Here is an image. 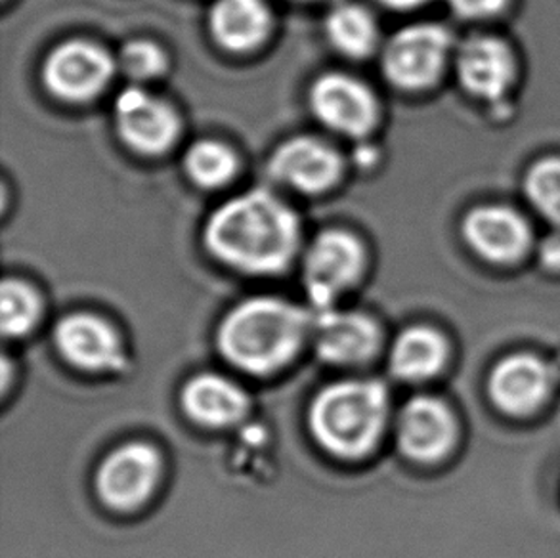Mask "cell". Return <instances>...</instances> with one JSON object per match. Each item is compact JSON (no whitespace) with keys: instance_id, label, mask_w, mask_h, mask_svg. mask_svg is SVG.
<instances>
[{"instance_id":"cell-1","label":"cell","mask_w":560,"mask_h":558,"mask_svg":"<svg viewBox=\"0 0 560 558\" xmlns=\"http://www.w3.org/2000/svg\"><path fill=\"white\" fill-rule=\"evenodd\" d=\"M205 245L220 263L245 274H278L301 243L295 211L266 189H253L220 205L203 232Z\"/></svg>"},{"instance_id":"cell-2","label":"cell","mask_w":560,"mask_h":558,"mask_svg":"<svg viewBox=\"0 0 560 558\" xmlns=\"http://www.w3.org/2000/svg\"><path fill=\"white\" fill-rule=\"evenodd\" d=\"M308 314L280 299H250L235 306L219 329L220 352L249 373H272L296 354Z\"/></svg>"},{"instance_id":"cell-3","label":"cell","mask_w":560,"mask_h":558,"mask_svg":"<svg viewBox=\"0 0 560 558\" xmlns=\"http://www.w3.org/2000/svg\"><path fill=\"white\" fill-rule=\"evenodd\" d=\"M388 394L378 381H342L327 386L311 408V430L322 447L339 457L370 452L385 427Z\"/></svg>"},{"instance_id":"cell-4","label":"cell","mask_w":560,"mask_h":558,"mask_svg":"<svg viewBox=\"0 0 560 558\" xmlns=\"http://www.w3.org/2000/svg\"><path fill=\"white\" fill-rule=\"evenodd\" d=\"M365 253L354 235L342 230L319 234L304 257V287L318 312L334 310L339 294L357 283Z\"/></svg>"},{"instance_id":"cell-5","label":"cell","mask_w":560,"mask_h":558,"mask_svg":"<svg viewBox=\"0 0 560 558\" xmlns=\"http://www.w3.org/2000/svg\"><path fill=\"white\" fill-rule=\"evenodd\" d=\"M452 37L434 23H419L398 31L386 43L383 71L404 91H421L436 83L446 66Z\"/></svg>"},{"instance_id":"cell-6","label":"cell","mask_w":560,"mask_h":558,"mask_svg":"<svg viewBox=\"0 0 560 558\" xmlns=\"http://www.w3.org/2000/svg\"><path fill=\"white\" fill-rule=\"evenodd\" d=\"M117 61L89 40H69L48 54L43 81L50 94L66 102H86L98 96L114 77Z\"/></svg>"},{"instance_id":"cell-7","label":"cell","mask_w":560,"mask_h":558,"mask_svg":"<svg viewBox=\"0 0 560 558\" xmlns=\"http://www.w3.org/2000/svg\"><path fill=\"white\" fill-rule=\"evenodd\" d=\"M311 109L324 127L352 138L365 137L378 117L373 92L345 73H327L312 84Z\"/></svg>"},{"instance_id":"cell-8","label":"cell","mask_w":560,"mask_h":558,"mask_svg":"<svg viewBox=\"0 0 560 558\" xmlns=\"http://www.w3.org/2000/svg\"><path fill=\"white\" fill-rule=\"evenodd\" d=\"M115 125L122 142L145 155L168 150L180 130L175 109L138 86H130L115 100Z\"/></svg>"},{"instance_id":"cell-9","label":"cell","mask_w":560,"mask_h":558,"mask_svg":"<svg viewBox=\"0 0 560 558\" xmlns=\"http://www.w3.org/2000/svg\"><path fill=\"white\" fill-rule=\"evenodd\" d=\"M160 475V455L152 445L130 442L100 465L96 488L104 503L119 511L135 509L152 493Z\"/></svg>"},{"instance_id":"cell-10","label":"cell","mask_w":560,"mask_h":558,"mask_svg":"<svg viewBox=\"0 0 560 558\" xmlns=\"http://www.w3.org/2000/svg\"><path fill=\"white\" fill-rule=\"evenodd\" d=\"M273 181L303 191L322 194L339 181L341 155L318 138L296 137L281 143L268 163Z\"/></svg>"},{"instance_id":"cell-11","label":"cell","mask_w":560,"mask_h":558,"mask_svg":"<svg viewBox=\"0 0 560 558\" xmlns=\"http://www.w3.org/2000/svg\"><path fill=\"white\" fill-rule=\"evenodd\" d=\"M463 234L480 257L508 265L524 257L532 243L530 226L509 207H480L467 214Z\"/></svg>"},{"instance_id":"cell-12","label":"cell","mask_w":560,"mask_h":558,"mask_svg":"<svg viewBox=\"0 0 560 558\" xmlns=\"http://www.w3.org/2000/svg\"><path fill=\"white\" fill-rule=\"evenodd\" d=\"M54 339L60 354L81 370L106 371L122 365L119 339L100 317L86 314L66 317L56 327Z\"/></svg>"},{"instance_id":"cell-13","label":"cell","mask_w":560,"mask_h":558,"mask_svg":"<svg viewBox=\"0 0 560 558\" xmlns=\"http://www.w3.org/2000/svg\"><path fill=\"white\" fill-rule=\"evenodd\" d=\"M455 440V421L450 409L429 396L409 400L398 421V442L411 460H440Z\"/></svg>"},{"instance_id":"cell-14","label":"cell","mask_w":560,"mask_h":558,"mask_svg":"<svg viewBox=\"0 0 560 558\" xmlns=\"http://www.w3.org/2000/svg\"><path fill=\"white\" fill-rule=\"evenodd\" d=\"M553 371L530 354L511 356L492 371L490 394L498 408L523 416L546 402Z\"/></svg>"},{"instance_id":"cell-15","label":"cell","mask_w":560,"mask_h":558,"mask_svg":"<svg viewBox=\"0 0 560 558\" xmlns=\"http://www.w3.org/2000/svg\"><path fill=\"white\" fill-rule=\"evenodd\" d=\"M314 332L319 358L337 365L364 362L378 347L377 325L357 312H318Z\"/></svg>"},{"instance_id":"cell-16","label":"cell","mask_w":560,"mask_h":558,"mask_svg":"<svg viewBox=\"0 0 560 558\" xmlns=\"http://www.w3.org/2000/svg\"><path fill=\"white\" fill-rule=\"evenodd\" d=\"M457 69L465 91L482 100H498L515 81L513 53L493 37H472L462 46Z\"/></svg>"},{"instance_id":"cell-17","label":"cell","mask_w":560,"mask_h":558,"mask_svg":"<svg viewBox=\"0 0 560 558\" xmlns=\"http://www.w3.org/2000/svg\"><path fill=\"white\" fill-rule=\"evenodd\" d=\"M270 25L265 0H217L209 14L212 37L230 53H249L262 45Z\"/></svg>"},{"instance_id":"cell-18","label":"cell","mask_w":560,"mask_h":558,"mask_svg":"<svg viewBox=\"0 0 560 558\" xmlns=\"http://www.w3.org/2000/svg\"><path fill=\"white\" fill-rule=\"evenodd\" d=\"M183 404L194 421L226 427L247 411V396L240 386L219 375H199L184 388Z\"/></svg>"},{"instance_id":"cell-19","label":"cell","mask_w":560,"mask_h":558,"mask_svg":"<svg viewBox=\"0 0 560 558\" xmlns=\"http://www.w3.org/2000/svg\"><path fill=\"white\" fill-rule=\"evenodd\" d=\"M446 360V345L439 333L413 327L401 333L390 350V371L401 381H424L439 373Z\"/></svg>"},{"instance_id":"cell-20","label":"cell","mask_w":560,"mask_h":558,"mask_svg":"<svg viewBox=\"0 0 560 558\" xmlns=\"http://www.w3.org/2000/svg\"><path fill=\"white\" fill-rule=\"evenodd\" d=\"M326 35L335 50L349 58H365L377 46V23L370 10L354 2H345L327 14Z\"/></svg>"},{"instance_id":"cell-21","label":"cell","mask_w":560,"mask_h":558,"mask_svg":"<svg viewBox=\"0 0 560 558\" xmlns=\"http://www.w3.org/2000/svg\"><path fill=\"white\" fill-rule=\"evenodd\" d=\"M237 168L234 151L214 140H201L189 148L184 158V171L189 181L201 188L224 186Z\"/></svg>"},{"instance_id":"cell-22","label":"cell","mask_w":560,"mask_h":558,"mask_svg":"<svg viewBox=\"0 0 560 558\" xmlns=\"http://www.w3.org/2000/svg\"><path fill=\"white\" fill-rule=\"evenodd\" d=\"M524 188L534 211L560 228V159H544L532 166Z\"/></svg>"},{"instance_id":"cell-23","label":"cell","mask_w":560,"mask_h":558,"mask_svg":"<svg viewBox=\"0 0 560 558\" xmlns=\"http://www.w3.org/2000/svg\"><path fill=\"white\" fill-rule=\"evenodd\" d=\"M0 299H2L0 302L2 333L7 337H20L23 333L30 332L38 314L37 297L30 287L22 281L7 279L2 283Z\"/></svg>"},{"instance_id":"cell-24","label":"cell","mask_w":560,"mask_h":558,"mask_svg":"<svg viewBox=\"0 0 560 558\" xmlns=\"http://www.w3.org/2000/svg\"><path fill=\"white\" fill-rule=\"evenodd\" d=\"M117 66L129 79L142 83L165 73L167 56L152 40H130L122 46Z\"/></svg>"},{"instance_id":"cell-25","label":"cell","mask_w":560,"mask_h":558,"mask_svg":"<svg viewBox=\"0 0 560 558\" xmlns=\"http://www.w3.org/2000/svg\"><path fill=\"white\" fill-rule=\"evenodd\" d=\"M454 12L467 20H486L500 14L508 0H450Z\"/></svg>"},{"instance_id":"cell-26","label":"cell","mask_w":560,"mask_h":558,"mask_svg":"<svg viewBox=\"0 0 560 558\" xmlns=\"http://www.w3.org/2000/svg\"><path fill=\"white\" fill-rule=\"evenodd\" d=\"M539 257L549 270H560V235L547 237L546 242L541 243Z\"/></svg>"},{"instance_id":"cell-27","label":"cell","mask_w":560,"mask_h":558,"mask_svg":"<svg viewBox=\"0 0 560 558\" xmlns=\"http://www.w3.org/2000/svg\"><path fill=\"white\" fill-rule=\"evenodd\" d=\"M378 2L393 10H411V8L421 7L427 0H378Z\"/></svg>"}]
</instances>
